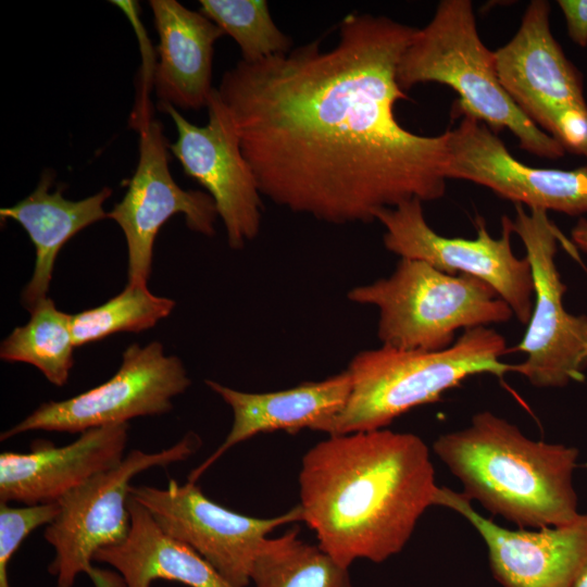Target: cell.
Returning a JSON list of instances; mask_svg holds the SVG:
<instances>
[{"mask_svg": "<svg viewBox=\"0 0 587 587\" xmlns=\"http://www.w3.org/2000/svg\"><path fill=\"white\" fill-rule=\"evenodd\" d=\"M416 30L354 12L333 48L320 38L223 74L216 90L262 196L330 224L445 196L449 132L419 135L395 115L409 100L397 68Z\"/></svg>", "mask_w": 587, "mask_h": 587, "instance_id": "cell-1", "label": "cell"}, {"mask_svg": "<svg viewBox=\"0 0 587 587\" xmlns=\"http://www.w3.org/2000/svg\"><path fill=\"white\" fill-rule=\"evenodd\" d=\"M429 449L412 433L382 428L328 438L302 457V522L340 565L382 563L410 540L438 490Z\"/></svg>", "mask_w": 587, "mask_h": 587, "instance_id": "cell-2", "label": "cell"}, {"mask_svg": "<svg viewBox=\"0 0 587 587\" xmlns=\"http://www.w3.org/2000/svg\"><path fill=\"white\" fill-rule=\"evenodd\" d=\"M433 450L463 494L519 528L564 526L578 512L573 484L578 450L526 437L490 411L469 426L440 435Z\"/></svg>", "mask_w": 587, "mask_h": 587, "instance_id": "cell-3", "label": "cell"}, {"mask_svg": "<svg viewBox=\"0 0 587 587\" xmlns=\"http://www.w3.org/2000/svg\"><path fill=\"white\" fill-rule=\"evenodd\" d=\"M509 351L504 337L488 326L464 330L441 351L387 346L361 351L347 369L351 377L347 403L321 432L334 436L385 428L473 375L501 378L513 372V364L501 360Z\"/></svg>", "mask_w": 587, "mask_h": 587, "instance_id": "cell-4", "label": "cell"}, {"mask_svg": "<svg viewBox=\"0 0 587 587\" xmlns=\"http://www.w3.org/2000/svg\"><path fill=\"white\" fill-rule=\"evenodd\" d=\"M405 92L423 83H439L458 95L459 114H470L491 129L508 128L520 147L537 157L559 159L561 145L535 125L502 87L495 51L482 41L470 0H442L430 22L417 29L397 68Z\"/></svg>", "mask_w": 587, "mask_h": 587, "instance_id": "cell-5", "label": "cell"}, {"mask_svg": "<svg viewBox=\"0 0 587 587\" xmlns=\"http://www.w3.org/2000/svg\"><path fill=\"white\" fill-rule=\"evenodd\" d=\"M348 299L376 307L378 339L402 350L441 351L457 340L459 329L504 323L513 316L479 278L405 258L389 277L352 288Z\"/></svg>", "mask_w": 587, "mask_h": 587, "instance_id": "cell-6", "label": "cell"}, {"mask_svg": "<svg viewBox=\"0 0 587 587\" xmlns=\"http://www.w3.org/2000/svg\"><path fill=\"white\" fill-rule=\"evenodd\" d=\"M200 445L198 435L188 433L157 452L130 450L118 465L64 496L58 502L59 513L43 533L54 550L48 571L55 578V587H73L80 574H86L95 587H126L117 572L96 567L92 561L99 549L120 544L129 534L132 479L154 466L187 460Z\"/></svg>", "mask_w": 587, "mask_h": 587, "instance_id": "cell-7", "label": "cell"}, {"mask_svg": "<svg viewBox=\"0 0 587 587\" xmlns=\"http://www.w3.org/2000/svg\"><path fill=\"white\" fill-rule=\"evenodd\" d=\"M512 232L526 250L534 283V307L523 339L513 350L525 354L513 372L537 388H562L582 382L587 369V315L563 305L566 285L555 263L561 234L547 211L515 204Z\"/></svg>", "mask_w": 587, "mask_h": 587, "instance_id": "cell-8", "label": "cell"}, {"mask_svg": "<svg viewBox=\"0 0 587 587\" xmlns=\"http://www.w3.org/2000/svg\"><path fill=\"white\" fill-rule=\"evenodd\" d=\"M130 123L139 133L138 163L108 218L116 222L126 239L128 284L147 285L157 234L173 215L183 214L191 230L212 236L218 214L208 192L185 190L175 183L168 142L162 124L152 117L149 97L137 98Z\"/></svg>", "mask_w": 587, "mask_h": 587, "instance_id": "cell-9", "label": "cell"}, {"mask_svg": "<svg viewBox=\"0 0 587 587\" xmlns=\"http://www.w3.org/2000/svg\"><path fill=\"white\" fill-rule=\"evenodd\" d=\"M190 384L182 360L166 355L161 342L152 341L143 347L132 344L110 379L65 400L40 404L2 432L0 440L30 430L80 434L136 417L161 415L172 410L173 399Z\"/></svg>", "mask_w": 587, "mask_h": 587, "instance_id": "cell-10", "label": "cell"}, {"mask_svg": "<svg viewBox=\"0 0 587 587\" xmlns=\"http://www.w3.org/2000/svg\"><path fill=\"white\" fill-rule=\"evenodd\" d=\"M376 221L385 227L386 249L401 258L424 261L449 274H465L491 286L522 324H528L534 307V283L526 257L519 258L511 246L512 220L502 215L499 238L489 234L485 221L476 217L474 239L445 237L425 220L422 201L411 199L382 210Z\"/></svg>", "mask_w": 587, "mask_h": 587, "instance_id": "cell-11", "label": "cell"}, {"mask_svg": "<svg viewBox=\"0 0 587 587\" xmlns=\"http://www.w3.org/2000/svg\"><path fill=\"white\" fill-rule=\"evenodd\" d=\"M129 494L166 534L193 549L234 587L251 583L253 562L270 533L302 521L299 504L270 519L237 513L210 500L197 483L188 480L170 479L165 488L130 485Z\"/></svg>", "mask_w": 587, "mask_h": 587, "instance_id": "cell-12", "label": "cell"}, {"mask_svg": "<svg viewBox=\"0 0 587 587\" xmlns=\"http://www.w3.org/2000/svg\"><path fill=\"white\" fill-rule=\"evenodd\" d=\"M158 109L172 117L177 130V139L168 143V150L179 161L184 173L213 199L228 246L234 250L242 249L260 232L262 195L216 88L207 104V125L190 123L168 103L159 102Z\"/></svg>", "mask_w": 587, "mask_h": 587, "instance_id": "cell-13", "label": "cell"}, {"mask_svg": "<svg viewBox=\"0 0 587 587\" xmlns=\"http://www.w3.org/2000/svg\"><path fill=\"white\" fill-rule=\"evenodd\" d=\"M449 132L447 178L485 186L497 196L530 209L571 216L587 213V166L540 168L516 160L502 140L480 120L462 114Z\"/></svg>", "mask_w": 587, "mask_h": 587, "instance_id": "cell-14", "label": "cell"}, {"mask_svg": "<svg viewBox=\"0 0 587 587\" xmlns=\"http://www.w3.org/2000/svg\"><path fill=\"white\" fill-rule=\"evenodd\" d=\"M434 504L457 512L475 528L502 587H574L587 566V512L564 526L511 529L477 512L462 491L439 487Z\"/></svg>", "mask_w": 587, "mask_h": 587, "instance_id": "cell-15", "label": "cell"}, {"mask_svg": "<svg viewBox=\"0 0 587 587\" xmlns=\"http://www.w3.org/2000/svg\"><path fill=\"white\" fill-rule=\"evenodd\" d=\"M495 58L502 87L544 132L560 110L587 104L582 74L551 33L548 1L529 2L516 34Z\"/></svg>", "mask_w": 587, "mask_h": 587, "instance_id": "cell-16", "label": "cell"}, {"mask_svg": "<svg viewBox=\"0 0 587 587\" xmlns=\"http://www.w3.org/2000/svg\"><path fill=\"white\" fill-rule=\"evenodd\" d=\"M128 423L91 428L68 445L36 440L29 452L0 454V502L57 503L125 458Z\"/></svg>", "mask_w": 587, "mask_h": 587, "instance_id": "cell-17", "label": "cell"}, {"mask_svg": "<svg viewBox=\"0 0 587 587\" xmlns=\"http://www.w3.org/2000/svg\"><path fill=\"white\" fill-rule=\"evenodd\" d=\"M205 385L232 409L233 425L221 446L188 476L197 483L201 475L234 446L262 433L303 428L321 432L337 415L349 398L351 377L346 370L320 382H305L273 392H245L205 379Z\"/></svg>", "mask_w": 587, "mask_h": 587, "instance_id": "cell-18", "label": "cell"}, {"mask_svg": "<svg viewBox=\"0 0 587 587\" xmlns=\"http://www.w3.org/2000/svg\"><path fill=\"white\" fill-rule=\"evenodd\" d=\"M159 36L152 87L161 103L207 108L213 91L214 45L224 33L204 14L175 0H150Z\"/></svg>", "mask_w": 587, "mask_h": 587, "instance_id": "cell-19", "label": "cell"}, {"mask_svg": "<svg viewBox=\"0 0 587 587\" xmlns=\"http://www.w3.org/2000/svg\"><path fill=\"white\" fill-rule=\"evenodd\" d=\"M54 176L52 170H45L33 192L0 210L1 222H17L35 247L33 275L21 294V303L28 311L48 297L54 262L62 247L87 226L108 217L103 203L111 196V188L104 187L74 201L63 196V186L50 191Z\"/></svg>", "mask_w": 587, "mask_h": 587, "instance_id": "cell-20", "label": "cell"}, {"mask_svg": "<svg viewBox=\"0 0 587 587\" xmlns=\"http://www.w3.org/2000/svg\"><path fill=\"white\" fill-rule=\"evenodd\" d=\"M128 509L126 539L93 555L95 562L114 567L126 587H150L159 578L189 587H234L193 549L166 534L130 494Z\"/></svg>", "mask_w": 587, "mask_h": 587, "instance_id": "cell-21", "label": "cell"}, {"mask_svg": "<svg viewBox=\"0 0 587 587\" xmlns=\"http://www.w3.org/2000/svg\"><path fill=\"white\" fill-rule=\"evenodd\" d=\"M298 533L263 540L251 571L254 587H353L348 567Z\"/></svg>", "mask_w": 587, "mask_h": 587, "instance_id": "cell-22", "label": "cell"}, {"mask_svg": "<svg viewBox=\"0 0 587 587\" xmlns=\"http://www.w3.org/2000/svg\"><path fill=\"white\" fill-rule=\"evenodd\" d=\"M29 312L28 322L2 340L0 358L34 365L51 384L63 386L74 365L71 314L60 311L49 297Z\"/></svg>", "mask_w": 587, "mask_h": 587, "instance_id": "cell-23", "label": "cell"}, {"mask_svg": "<svg viewBox=\"0 0 587 587\" xmlns=\"http://www.w3.org/2000/svg\"><path fill=\"white\" fill-rule=\"evenodd\" d=\"M174 307L173 299L153 295L147 285L127 284L123 291L103 304L71 314L74 345L84 346L115 333L152 328L168 316Z\"/></svg>", "mask_w": 587, "mask_h": 587, "instance_id": "cell-24", "label": "cell"}, {"mask_svg": "<svg viewBox=\"0 0 587 587\" xmlns=\"http://www.w3.org/2000/svg\"><path fill=\"white\" fill-rule=\"evenodd\" d=\"M200 12L238 45L242 61L287 53L292 40L271 16L264 0H200Z\"/></svg>", "mask_w": 587, "mask_h": 587, "instance_id": "cell-25", "label": "cell"}, {"mask_svg": "<svg viewBox=\"0 0 587 587\" xmlns=\"http://www.w3.org/2000/svg\"><path fill=\"white\" fill-rule=\"evenodd\" d=\"M60 504L11 507L0 502V587L9 585V564L25 538L36 528L50 524Z\"/></svg>", "mask_w": 587, "mask_h": 587, "instance_id": "cell-26", "label": "cell"}, {"mask_svg": "<svg viewBox=\"0 0 587 587\" xmlns=\"http://www.w3.org/2000/svg\"><path fill=\"white\" fill-rule=\"evenodd\" d=\"M546 133L569 152L587 160V104L570 105L554 114Z\"/></svg>", "mask_w": 587, "mask_h": 587, "instance_id": "cell-27", "label": "cell"}, {"mask_svg": "<svg viewBox=\"0 0 587 587\" xmlns=\"http://www.w3.org/2000/svg\"><path fill=\"white\" fill-rule=\"evenodd\" d=\"M572 41L587 47V0H558Z\"/></svg>", "mask_w": 587, "mask_h": 587, "instance_id": "cell-28", "label": "cell"}, {"mask_svg": "<svg viewBox=\"0 0 587 587\" xmlns=\"http://www.w3.org/2000/svg\"><path fill=\"white\" fill-rule=\"evenodd\" d=\"M572 240L574 243L587 253V220L582 217L572 228Z\"/></svg>", "mask_w": 587, "mask_h": 587, "instance_id": "cell-29", "label": "cell"}, {"mask_svg": "<svg viewBox=\"0 0 587 587\" xmlns=\"http://www.w3.org/2000/svg\"><path fill=\"white\" fill-rule=\"evenodd\" d=\"M574 587H587V566L576 580Z\"/></svg>", "mask_w": 587, "mask_h": 587, "instance_id": "cell-30", "label": "cell"}, {"mask_svg": "<svg viewBox=\"0 0 587 587\" xmlns=\"http://www.w3.org/2000/svg\"><path fill=\"white\" fill-rule=\"evenodd\" d=\"M586 466H587V464H586Z\"/></svg>", "mask_w": 587, "mask_h": 587, "instance_id": "cell-31", "label": "cell"}]
</instances>
